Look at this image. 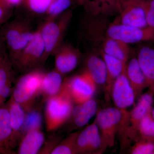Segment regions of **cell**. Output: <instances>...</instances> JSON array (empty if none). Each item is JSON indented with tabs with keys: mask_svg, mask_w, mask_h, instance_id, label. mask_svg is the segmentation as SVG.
I'll list each match as a JSON object with an SVG mask.
<instances>
[{
	"mask_svg": "<svg viewBox=\"0 0 154 154\" xmlns=\"http://www.w3.org/2000/svg\"><path fill=\"white\" fill-rule=\"evenodd\" d=\"M35 30L30 19L22 17L8 21L0 28L6 49L13 63L33 38Z\"/></svg>",
	"mask_w": 154,
	"mask_h": 154,
	"instance_id": "1",
	"label": "cell"
},
{
	"mask_svg": "<svg viewBox=\"0 0 154 154\" xmlns=\"http://www.w3.org/2000/svg\"><path fill=\"white\" fill-rule=\"evenodd\" d=\"M72 16V12L69 10L55 18L44 20L38 26L45 48L41 65L44 64L50 56L54 55L57 49L64 42V37Z\"/></svg>",
	"mask_w": 154,
	"mask_h": 154,
	"instance_id": "2",
	"label": "cell"
},
{
	"mask_svg": "<svg viewBox=\"0 0 154 154\" xmlns=\"http://www.w3.org/2000/svg\"><path fill=\"white\" fill-rule=\"evenodd\" d=\"M46 101V128L48 131H53L60 127L70 118L74 102L67 92L62 88L57 95L48 98Z\"/></svg>",
	"mask_w": 154,
	"mask_h": 154,
	"instance_id": "3",
	"label": "cell"
},
{
	"mask_svg": "<svg viewBox=\"0 0 154 154\" xmlns=\"http://www.w3.org/2000/svg\"><path fill=\"white\" fill-rule=\"evenodd\" d=\"M45 73L41 69L25 73L18 80L14 92V100L26 110L34 105L41 94L42 82Z\"/></svg>",
	"mask_w": 154,
	"mask_h": 154,
	"instance_id": "4",
	"label": "cell"
},
{
	"mask_svg": "<svg viewBox=\"0 0 154 154\" xmlns=\"http://www.w3.org/2000/svg\"><path fill=\"white\" fill-rule=\"evenodd\" d=\"M126 112L117 107H108L97 113L95 120L99 128L104 151L115 145L116 134Z\"/></svg>",
	"mask_w": 154,
	"mask_h": 154,
	"instance_id": "5",
	"label": "cell"
},
{
	"mask_svg": "<svg viewBox=\"0 0 154 154\" xmlns=\"http://www.w3.org/2000/svg\"><path fill=\"white\" fill-rule=\"evenodd\" d=\"M96 85L86 69L79 74L63 80L62 88L67 92L76 104L92 99L96 91Z\"/></svg>",
	"mask_w": 154,
	"mask_h": 154,
	"instance_id": "6",
	"label": "cell"
},
{
	"mask_svg": "<svg viewBox=\"0 0 154 154\" xmlns=\"http://www.w3.org/2000/svg\"><path fill=\"white\" fill-rule=\"evenodd\" d=\"M45 51L44 42L37 28L33 38L13 63L20 71L28 72L42 65Z\"/></svg>",
	"mask_w": 154,
	"mask_h": 154,
	"instance_id": "7",
	"label": "cell"
},
{
	"mask_svg": "<svg viewBox=\"0 0 154 154\" xmlns=\"http://www.w3.org/2000/svg\"><path fill=\"white\" fill-rule=\"evenodd\" d=\"M106 36L127 44L154 40V29L123 25L114 21L106 30Z\"/></svg>",
	"mask_w": 154,
	"mask_h": 154,
	"instance_id": "8",
	"label": "cell"
},
{
	"mask_svg": "<svg viewBox=\"0 0 154 154\" xmlns=\"http://www.w3.org/2000/svg\"><path fill=\"white\" fill-rule=\"evenodd\" d=\"M145 0H122L116 22L137 28L148 27Z\"/></svg>",
	"mask_w": 154,
	"mask_h": 154,
	"instance_id": "9",
	"label": "cell"
},
{
	"mask_svg": "<svg viewBox=\"0 0 154 154\" xmlns=\"http://www.w3.org/2000/svg\"><path fill=\"white\" fill-rule=\"evenodd\" d=\"M77 154H100L104 152L96 120L79 132L76 140Z\"/></svg>",
	"mask_w": 154,
	"mask_h": 154,
	"instance_id": "10",
	"label": "cell"
},
{
	"mask_svg": "<svg viewBox=\"0 0 154 154\" xmlns=\"http://www.w3.org/2000/svg\"><path fill=\"white\" fill-rule=\"evenodd\" d=\"M55 69L63 76L72 71L81 59L79 50L69 43L63 42L56 51Z\"/></svg>",
	"mask_w": 154,
	"mask_h": 154,
	"instance_id": "11",
	"label": "cell"
},
{
	"mask_svg": "<svg viewBox=\"0 0 154 154\" xmlns=\"http://www.w3.org/2000/svg\"><path fill=\"white\" fill-rule=\"evenodd\" d=\"M110 95L116 107L122 111H126L134 103L135 96L127 76L126 69L116 80Z\"/></svg>",
	"mask_w": 154,
	"mask_h": 154,
	"instance_id": "12",
	"label": "cell"
},
{
	"mask_svg": "<svg viewBox=\"0 0 154 154\" xmlns=\"http://www.w3.org/2000/svg\"><path fill=\"white\" fill-rule=\"evenodd\" d=\"M138 61L143 72L147 88L154 98V47L149 45L141 46L138 50Z\"/></svg>",
	"mask_w": 154,
	"mask_h": 154,
	"instance_id": "13",
	"label": "cell"
},
{
	"mask_svg": "<svg viewBox=\"0 0 154 154\" xmlns=\"http://www.w3.org/2000/svg\"><path fill=\"white\" fill-rule=\"evenodd\" d=\"M154 96L150 91L140 96L137 104L128 114V119L130 123L129 133L131 136H134L138 131L140 122L147 114L151 112L153 102Z\"/></svg>",
	"mask_w": 154,
	"mask_h": 154,
	"instance_id": "14",
	"label": "cell"
},
{
	"mask_svg": "<svg viewBox=\"0 0 154 154\" xmlns=\"http://www.w3.org/2000/svg\"><path fill=\"white\" fill-rule=\"evenodd\" d=\"M121 0H85L83 5L90 17L107 16L119 13Z\"/></svg>",
	"mask_w": 154,
	"mask_h": 154,
	"instance_id": "15",
	"label": "cell"
},
{
	"mask_svg": "<svg viewBox=\"0 0 154 154\" xmlns=\"http://www.w3.org/2000/svg\"><path fill=\"white\" fill-rule=\"evenodd\" d=\"M126 74L134 92L135 98L140 96L147 88L144 75L137 57L132 58L127 64Z\"/></svg>",
	"mask_w": 154,
	"mask_h": 154,
	"instance_id": "16",
	"label": "cell"
},
{
	"mask_svg": "<svg viewBox=\"0 0 154 154\" xmlns=\"http://www.w3.org/2000/svg\"><path fill=\"white\" fill-rule=\"evenodd\" d=\"M97 110V102L93 99L82 104H77L74 107L70 116L75 128H82L88 124L95 115Z\"/></svg>",
	"mask_w": 154,
	"mask_h": 154,
	"instance_id": "17",
	"label": "cell"
},
{
	"mask_svg": "<svg viewBox=\"0 0 154 154\" xmlns=\"http://www.w3.org/2000/svg\"><path fill=\"white\" fill-rule=\"evenodd\" d=\"M85 69L91 75L96 85H104L106 83L107 71L102 57L91 54L86 59Z\"/></svg>",
	"mask_w": 154,
	"mask_h": 154,
	"instance_id": "18",
	"label": "cell"
},
{
	"mask_svg": "<svg viewBox=\"0 0 154 154\" xmlns=\"http://www.w3.org/2000/svg\"><path fill=\"white\" fill-rule=\"evenodd\" d=\"M101 55L107 68V79L105 85L106 91L110 95L113 84L117 78L126 69L127 64L102 51Z\"/></svg>",
	"mask_w": 154,
	"mask_h": 154,
	"instance_id": "19",
	"label": "cell"
},
{
	"mask_svg": "<svg viewBox=\"0 0 154 154\" xmlns=\"http://www.w3.org/2000/svg\"><path fill=\"white\" fill-rule=\"evenodd\" d=\"M63 77L55 69L48 72H45L42 82L41 94L46 100L60 92L63 84Z\"/></svg>",
	"mask_w": 154,
	"mask_h": 154,
	"instance_id": "20",
	"label": "cell"
},
{
	"mask_svg": "<svg viewBox=\"0 0 154 154\" xmlns=\"http://www.w3.org/2000/svg\"><path fill=\"white\" fill-rule=\"evenodd\" d=\"M103 38L102 52L127 64L130 54L129 45L107 36Z\"/></svg>",
	"mask_w": 154,
	"mask_h": 154,
	"instance_id": "21",
	"label": "cell"
},
{
	"mask_svg": "<svg viewBox=\"0 0 154 154\" xmlns=\"http://www.w3.org/2000/svg\"><path fill=\"white\" fill-rule=\"evenodd\" d=\"M45 138L41 130L28 132L22 138L19 149V154H38L44 144Z\"/></svg>",
	"mask_w": 154,
	"mask_h": 154,
	"instance_id": "22",
	"label": "cell"
},
{
	"mask_svg": "<svg viewBox=\"0 0 154 154\" xmlns=\"http://www.w3.org/2000/svg\"><path fill=\"white\" fill-rule=\"evenodd\" d=\"M34 104L25 110V120L21 130L22 138L30 131L41 130L42 127V117L41 108L39 106H34Z\"/></svg>",
	"mask_w": 154,
	"mask_h": 154,
	"instance_id": "23",
	"label": "cell"
},
{
	"mask_svg": "<svg viewBox=\"0 0 154 154\" xmlns=\"http://www.w3.org/2000/svg\"><path fill=\"white\" fill-rule=\"evenodd\" d=\"M9 112L12 134L14 132L16 134H20L21 135V130L25 118V110L20 104L14 100L11 103Z\"/></svg>",
	"mask_w": 154,
	"mask_h": 154,
	"instance_id": "24",
	"label": "cell"
},
{
	"mask_svg": "<svg viewBox=\"0 0 154 154\" xmlns=\"http://www.w3.org/2000/svg\"><path fill=\"white\" fill-rule=\"evenodd\" d=\"M75 0H52L44 20L55 18L69 10Z\"/></svg>",
	"mask_w": 154,
	"mask_h": 154,
	"instance_id": "25",
	"label": "cell"
},
{
	"mask_svg": "<svg viewBox=\"0 0 154 154\" xmlns=\"http://www.w3.org/2000/svg\"><path fill=\"white\" fill-rule=\"evenodd\" d=\"M51 1L52 0H24L23 5L31 16H45Z\"/></svg>",
	"mask_w": 154,
	"mask_h": 154,
	"instance_id": "26",
	"label": "cell"
},
{
	"mask_svg": "<svg viewBox=\"0 0 154 154\" xmlns=\"http://www.w3.org/2000/svg\"><path fill=\"white\" fill-rule=\"evenodd\" d=\"M79 132L73 133L69 135L66 138L53 149L50 154H77L76 149V140Z\"/></svg>",
	"mask_w": 154,
	"mask_h": 154,
	"instance_id": "27",
	"label": "cell"
},
{
	"mask_svg": "<svg viewBox=\"0 0 154 154\" xmlns=\"http://www.w3.org/2000/svg\"><path fill=\"white\" fill-rule=\"evenodd\" d=\"M137 132H139L143 140L154 142V120L151 112L141 120Z\"/></svg>",
	"mask_w": 154,
	"mask_h": 154,
	"instance_id": "28",
	"label": "cell"
},
{
	"mask_svg": "<svg viewBox=\"0 0 154 154\" xmlns=\"http://www.w3.org/2000/svg\"><path fill=\"white\" fill-rule=\"evenodd\" d=\"M12 134L9 110L0 109V143L7 140Z\"/></svg>",
	"mask_w": 154,
	"mask_h": 154,
	"instance_id": "29",
	"label": "cell"
},
{
	"mask_svg": "<svg viewBox=\"0 0 154 154\" xmlns=\"http://www.w3.org/2000/svg\"><path fill=\"white\" fill-rule=\"evenodd\" d=\"M130 152L133 154L154 153V142L142 139L132 147Z\"/></svg>",
	"mask_w": 154,
	"mask_h": 154,
	"instance_id": "30",
	"label": "cell"
},
{
	"mask_svg": "<svg viewBox=\"0 0 154 154\" xmlns=\"http://www.w3.org/2000/svg\"><path fill=\"white\" fill-rule=\"evenodd\" d=\"M8 60L7 55L0 63V96L3 88L7 85L11 74V66Z\"/></svg>",
	"mask_w": 154,
	"mask_h": 154,
	"instance_id": "31",
	"label": "cell"
},
{
	"mask_svg": "<svg viewBox=\"0 0 154 154\" xmlns=\"http://www.w3.org/2000/svg\"><path fill=\"white\" fill-rule=\"evenodd\" d=\"M144 8L148 26L154 29V0H145Z\"/></svg>",
	"mask_w": 154,
	"mask_h": 154,
	"instance_id": "32",
	"label": "cell"
},
{
	"mask_svg": "<svg viewBox=\"0 0 154 154\" xmlns=\"http://www.w3.org/2000/svg\"><path fill=\"white\" fill-rule=\"evenodd\" d=\"M14 10L10 8L0 0V28L6 22L9 21L13 14Z\"/></svg>",
	"mask_w": 154,
	"mask_h": 154,
	"instance_id": "33",
	"label": "cell"
},
{
	"mask_svg": "<svg viewBox=\"0 0 154 154\" xmlns=\"http://www.w3.org/2000/svg\"><path fill=\"white\" fill-rule=\"evenodd\" d=\"M2 1L7 7L13 10H14L15 8H17L23 5L24 2V0H2Z\"/></svg>",
	"mask_w": 154,
	"mask_h": 154,
	"instance_id": "34",
	"label": "cell"
},
{
	"mask_svg": "<svg viewBox=\"0 0 154 154\" xmlns=\"http://www.w3.org/2000/svg\"><path fill=\"white\" fill-rule=\"evenodd\" d=\"M7 49L5 42L0 33V63L7 56Z\"/></svg>",
	"mask_w": 154,
	"mask_h": 154,
	"instance_id": "35",
	"label": "cell"
},
{
	"mask_svg": "<svg viewBox=\"0 0 154 154\" xmlns=\"http://www.w3.org/2000/svg\"><path fill=\"white\" fill-rule=\"evenodd\" d=\"M11 91V88H10L9 86L6 85L5 86V87L3 88L2 93H1L0 97H2L3 99H5L10 95Z\"/></svg>",
	"mask_w": 154,
	"mask_h": 154,
	"instance_id": "36",
	"label": "cell"
},
{
	"mask_svg": "<svg viewBox=\"0 0 154 154\" xmlns=\"http://www.w3.org/2000/svg\"><path fill=\"white\" fill-rule=\"evenodd\" d=\"M76 1L79 5L82 6L85 0H76Z\"/></svg>",
	"mask_w": 154,
	"mask_h": 154,
	"instance_id": "37",
	"label": "cell"
},
{
	"mask_svg": "<svg viewBox=\"0 0 154 154\" xmlns=\"http://www.w3.org/2000/svg\"><path fill=\"white\" fill-rule=\"evenodd\" d=\"M151 114L154 120V108H152L151 111Z\"/></svg>",
	"mask_w": 154,
	"mask_h": 154,
	"instance_id": "38",
	"label": "cell"
},
{
	"mask_svg": "<svg viewBox=\"0 0 154 154\" xmlns=\"http://www.w3.org/2000/svg\"><path fill=\"white\" fill-rule=\"evenodd\" d=\"M121 2H122V0H121Z\"/></svg>",
	"mask_w": 154,
	"mask_h": 154,
	"instance_id": "39",
	"label": "cell"
}]
</instances>
